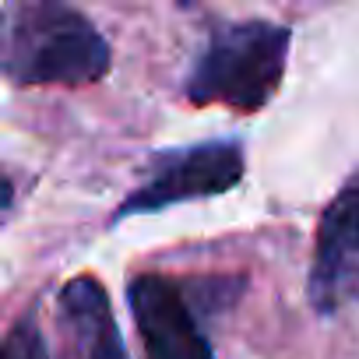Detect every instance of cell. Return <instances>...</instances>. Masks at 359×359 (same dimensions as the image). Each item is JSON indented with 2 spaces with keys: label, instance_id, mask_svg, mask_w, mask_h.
Masks as SVG:
<instances>
[{
  "label": "cell",
  "instance_id": "obj_1",
  "mask_svg": "<svg viewBox=\"0 0 359 359\" xmlns=\"http://www.w3.org/2000/svg\"><path fill=\"white\" fill-rule=\"evenodd\" d=\"M109 71V43L74 8L36 0L4 11V74L11 85H92Z\"/></svg>",
  "mask_w": 359,
  "mask_h": 359
},
{
  "label": "cell",
  "instance_id": "obj_2",
  "mask_svg": "<svg viewBox=\"0 0 359 359\" xmlns=\"http://www.w3.org/2000/svg\"><path fill=\"white\" fill-rule=\"evenodd\" d=\"M289 29L250 18L219 25L187 74V99L194 106H229L257 113L268 106L285 78Z\"/></svg>",
  "mask_w": 359,
  "mask_h": 359
},
{
  "label": "cell",
  "instance_id": "obj_3",
  "mask_svg": "<svg viewBox=\"0 0 359 359\" xmlns=\"http://www.w3.org/2000/svg\"><path fill=\"white\" fill-rule=\"evenodd\" d=\"M240 180H243L240 141H201V144L158 151L144 180L113 212V222H123L130 215H151L198 198H219L233 191Z\"/></svg>",
  "mask_w": 359,
  "mask_h": 359
},
{
  "label": "cell",
  "instance_id": "obj_4",
  "mask_svg": "<svg viewBox=\"0 0 359 359\" xmlns=\"http://www.w3.org/2000/svg\"><path fill=\"white\" fill-rule=\"evenodd\" d=\"M306 292L317 313H334L359 303V172L320 215Z\"/></svg>",
  "mask_w": 359,
  "mask_h": 359
},
{
  "label": "cell",
  "instance_id": "obj_5",
  "mask_svg": "<svg viewBox=\"0 0 359 359\" xmlns=\"http://www.w3.org/2000/svg\"><path fill=\"white\" fill-rule=\"evenodd\" d=\"M127 303L148 359H215L194 313L198 303L180 282L165 275H137L127 285Z\"/></svg>",
  "mask_w": 359,
  "mask_h": 359
},
{
  "label": "cell",
  "instance_id": "obj_6",
  "mask_svg": "<svg viewBox=\"0 0 359 359\" xmlns=\"http://www.w3.org/2000/svg\"><path fill=\"white\" fill-rule=\"evenodd\" d=\"M60 317L78 359H130L109 310V296L92 275H78L60 289Z\"/></svg>",
  "mask_w": 359,
  "mask_h": 359
},
{
  "label": "cell",
  "instance_id": "obj_7",
  "mask_svg": "<svg viewBox=\"0 0 359 359\" xmlns=\"http://www.w3.org/2000/svg\"><path fill=\"white\" fill-rule=\"evenodd\" d=\"M0 359H53L50 345H46V334L39 331V320L32 313L15 320V327L4 338V355Z\"/></svg>",
  "mask_w": 359,
  "mask_h": 359
}]
</instances>
